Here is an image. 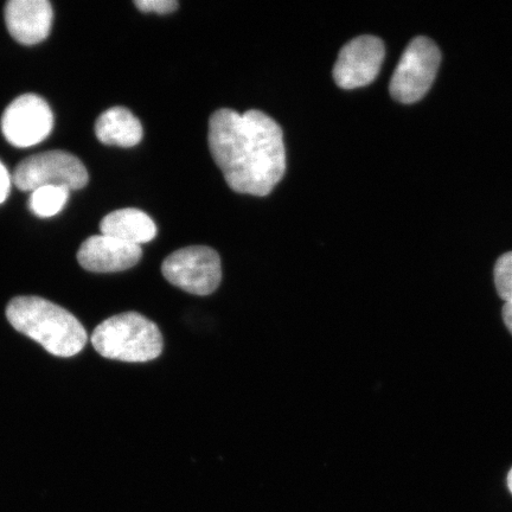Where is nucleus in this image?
Returning <instances> with one entry per match:
<instances>
[{"label":"nucleus","instance_id":"obj_1","mask_svg":"<svg viewBox=\"0 0 512 512\" xmlns=\"http://www.w3.org/2000/svg\"><path fill=\"white\" fill-rule=\"evenodd\" d=\"M208 142L226 183L238 194L270 195L285 175L284 133L264 112L216 111L209 120Z\"/></svg>","mask_w":512,"mask_h":512},{"label":"nucleus","instance_id":"obj_2","mask_svg":"<svg viewBox=\"0 0 512 512\" xmlns=\"http://www.w3.org/2000/svg\"><path fill=\"white\" fill-rule=\"evenodd\" d=\"M6 318L18 332L54 356L78 355L88 341L85 328L72 313L40 297L12 299L6 307Z\"/></svg>","mask_w":512,"mask_h":512},{"label":"nucleus","instance_id":"obj_3","mask_svg":"<svg viewBox=\"0 0 512 512\" xmlns=\"http://www.w3.org/2000/svg\"><path fill=\"white\" fill-rule=\"evenodd\" d=\"M101 356L123 362H149L163 351L158 326L138 312L120 313L102 322L92 335Z\"/></svg>","mask_w":512,"mask_h":512},{"label":"nucleus","instance_id":"obj_4","mask_svg":"<svg viewBox=\"0 0 512 512\" xmlns=\"http://www.w3.org/2000/svg\"><path fill=\"white\" fill-rule=\"evenodd\" d=\"M86 166L66 151L38 153L22 160L12 176V182L22 191L43 187H63L80 190L88 183Z\"/></svg>","mask_w":512,"mask_h":512},{"label":"nucleus","instance_id":"obj_5","mask_svg":"<svg viewBox=\"0 0 512 512\" xmlns=\"http://www.w3.org/2000/svg\"><path fill=\"white\" fill-rule=\"evenodd\" d=\"M440 60V50L431 38H413L403 51L390 80V94L403 104L420 100L431 88Z\"/></svg>","mask_w":512,"mask_h":512},{"label":"nucleus","instance_id":"obj_6","mask_svg":"<svg viewBox=\"0 0 512 512\" xmlns=\"http://www.w3.org/2000/svg\"><path fill=\"white\" fill-rule=\"evenodd\" d=\"M170 284L196 296L214 293L222 280L220 255L207 246H191L170 254L162 265Z\"/></svg>","mask_w":512,"mask_h":512},{"label":"nucleus","instance_id":"obj_7","mask_svg":"<svg viewBox=\"0 0 512 512\" xmlns=\"http://www.w3.org/2000/svg\"><path fill=\"white\" fill-rule=\"evenodd\" d=\"M53 127V112L47 101L35 94L18 96L6 108L2 118L5 139L21 149L42 143Z\"/></svg>","mask_w":512,"mask_h":512},{"label":"nucleus","instance_id":"obj_8","mask_svg":"<svg viewBox=\"0 0 512 512\" xmlns=\"http://www.w3.org/2000/svg\"><path fill=\"white\" fill-rule=\"evenodd\" d=\"M386 55L381 38L363 35L354 38L339 51L334 67V79L342 89L369 85L379 75Z\"/></svg>","mask_w":512,"mask_h":512},{"label":"nucleus","instance_id":"obj_9","mask_svg":"<svg viewBox=\"0 0 512 512\" xmlns=\"http://www.w3.org/2000/svg\"><path fill=\"white\" fill-rule=\"evenodd\" d=\"M142 256V247L101 234L82 243L78 261L89 272L115 273L130 270Z\"/></svg>","mask_w":512,"mask_h":512},{"label":"nucleus","instance_id":"obj_10","mask_svg":"<svg viewBox=\"0 0 512 512\" xmlns=\"http://www.w3.org/2000/svg\"><path fill=\"white\" fill-rule=\"evenodd\" d=\"M54 12L47 0H11L5 6L10 35L24 46H35L50 34Z\"/></svg>","mask_w":512,"mask_h":512},{"label":"nucleus","instance_id":"obj_11","mask_svg":"<svg viewBox=\"0 0 512 512\" xmlns=\"http://www.w3.org/2000/svg\"><path fill=\"white\" fill-rule=\"evenodd\" d=\"M102 235L111 236L131 245H143L156 238L157 226L142 210L127 208L113 211L100 223Z\"/></svg>","mask_w":512,"mask_h":512},{"label":"nucleus","instance_id":"obj_12","mask_svg":"<svg viewBox=\"0 0 512 512\" xmlns=\"http://www.w3.org/2000/svg\"><path fill=\"white\" fill-rule=\"evenodd\" d=\"M95 133L102 144L119 147L136 146L144 136L142 123L124 107L102 113L96 121Z\"/></svg>","mask_w":512,"mask_h":512},{"label":"nucleus","instance_id":"obj_13","mask_svg":"<svg viewBox=\"0 0 512 512\" xmlns=\"http://www.w3.org/2000/svg\"><path fill=\"white\" fill-rule=\"evenodd\" d=\"M70 190L63 187H43L31 192L29 209L32 214L49 219L60 214L68 202Z\"/></svg>","mask_w":512,"mask_h":512},{"label":"nucleus","instance_id":"obj_14","mask_svg":"<svg viewBox=\"0 0 512 512\" xmlns=\"http://www.w3.org/2000/svg\"><path fill=\"white\" fill-rule=\"evenodd\" d=\"M495 283L499 297L512 303V252L503 254L496 262Z\"/></svg>","mask_w":512,"mask_h":512},{"label":"nucleus","instance_id":"obj_15","mask_svg":"<svg viewBox=\"0 0 512 512\" xmlns=\"http://www.w3.org/2000/svg\"><path fill=\"white\" fill-rule=\"evenodd\" d=\"M134 5L140 11L145 12V14L155 12L158 15L171 14V12L176 11L178 8L176 0H137V2H134Z\"/></svg>","mask_w":512,"mask_h":512},{"label":"nucleus","instance_id":"obj_16","mask_svg":"<svg viewBox=\"0 0 512 512\" xmlns=\"http://www.w3.org/2000/svg\"><path fill=\"white\" fill-rule=\"evenodd\" d=\"M12 177L5 165L0 162V204L8 200L11 191Z\"/></svg>","mask_w":512,"mask_h":512},{"label":"nucleus","instance_id":"obj_17","mask_svg":"<svg viewBox=\"0 0 512 512\" xmlns=\"http://www.w3.org/2000/svg\"><path fill=\"white\" fill-rule=\"evenodd\" d=\"M503 319L512 335V303H505L503 307Z\"/></svg>","mask_w":512,"mask_h":512},{"label":"nucleus","instance_id":"obj_18","mask_svg":"<svg viewBox=\"0 0 512 512\" xmlns=\"http://www.w3.org/2000/svg\"><path fill=\"white\" fill-rule=\"evenodd\" d=\"M508 485H509V489H510V491L512 492V469H511V471L509 472V476H508Z\"/></svg>","mask_w":512,"mask_h":512}]
</instances>
